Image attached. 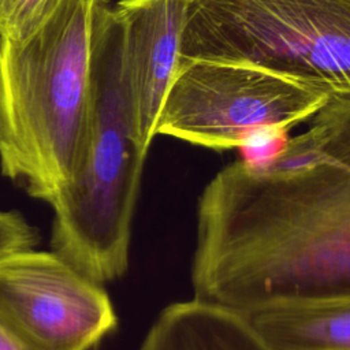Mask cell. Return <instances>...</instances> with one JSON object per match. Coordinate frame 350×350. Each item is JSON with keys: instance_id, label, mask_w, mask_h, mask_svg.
Masks as SVG:
<instances>
[{"instance_id": "cell-1", "label": "cell", "mask_w": 350, "mask_h": 350, "mask_svg": "<svg viewBox=\"0 0 350 350\" xmlns=\"http://www.w3.org/2000/svg\"><path fill=\"white\" fill-rule=\"evenodd\" d=\"M191 283L194 298L243 314L350 298V97H329L267 160L212 178L197 208Z\"/></svg>"}, {"instance_id": "cell-2", "label": "cell", "mask_w": 350, "mask_h": 350, "mask_svg": "<svg viewBox=\"0 0 350 350\" xmlns=\"http://www.w3.org/2000/svg\"><path fill=\"white\" fill-rule=\"evenodd\" d=\"M107 4L59 0L25 40L0 37L1 174L49 205L83 157L94 37Z\"/></svg>"}, {"instance_id": "cell-3", "label": "cell", "mask_w": 350, "mask_h": 350, "mask_svg": "<svg viewBox=\"0 0 350 350\" xmlns=\"http://www.w3.org/2000/svg\"><path fill=\"white\" fill-rule=\"evenodd\" d=\"M146 154L124 81L123 26L108 4L101 10L94 37L83 157L71 183L51 204L52 250L100 284L127 271Z\"/></svg>"}, {"instance_id": "cell-4", "label": "cell", "mask_w": 350, "mask_h": 350, "mask_svg": "<svg viewBox=\"0 0 350 350\" xmlns=\"http://www.w3.org/2000/svg\"><path fill=\"white\" fill-rule=\"evenodd\" d=\"M180 57L247 64L350 97V0H191Z\"/></svg>"}, {"instance_id": "cell-5", "label": "cell", "mask_w": 350, "mask_h": 350, "mask_svg": "<svg viewBox=\"0 0 350 350\" xmlns=\"http://www.w3.org/2000/svg\"><path fill=\"white\" fill-rule=\"evenodd\" d=\"M328 98L258 67L180 57L156 135L216 150L242 148L261 133L312 118Z\"/></svg>"}, {"instance_id": "cell-6", "label": "cell", "mask_w": 350, "mask_h": 350, "mask_svg": "<svg viewBox=\"0 0 350 350\" xmlns=\"http://www.w3.org/2000/svg\"><path fill=\"white\" fill-rule=\"evenodd\" d=\"M0 325L38 350H90L118 317L103 284L31 247L0 258Z\"/></svg>"}, {"instance_id": "cell-7", "label": "cell", "mask_w": 350, "mask_h": 350, "mask_svg": "<svg viewBox=\"0 0 350 350\" xmlns=\"http://www.w3.org/2000/svg\"><path fill=\"white\" fill-rule=\"evenodd\" d=\"M190 0H120L113 5L123 26V71L142 146L156 124L180 63Z\"/></svg>"}, {"instance_id": "cell-8", "label": "cell", "mask_w": 350, "mask_h": 350, "mask_svg": "<svg viewBox=\"0 0 350 350\" xmlns=\"http://www.w3.org/2000/svg\"><path fill=\"white\" fill-rule=\"evenodd\" d=\"M141 350H271L246 316L193 298L161 310Z\"/></svg>"}, {"instance_id": "cell-9", "label": "cell", "mask_w": 350, "mask_h": 350, "mask_svg": "<svg viewBox=\"0 0 350 350\" xmlns=\"http://www.w3.org/2000/svg\"><path fill=\"white\" fill-rule=\"evenodd\" d=\"M245 316L271 350H350V298L275 304Z\"/></svg>"}, {"instance_id": "cell-10", "label": "cell", "mask_w": 350, "mask_h": 350, "mask_svg": "<svg viewBox=\"0 0 350 350\" xmlns=\"http://www.w3.org/2000/svg\"><path fill=\"white\" fill-rule=\"evenodd\" d=\"M59 0H0V37L21 41L52 12Z\"/></svg>"}, {"instance_id": "cell-11", "label": "cell", "mask_w": 350, "mask_h": 350, "mask_svg": "<svg viewBox=\"0 0 350 350\" xmlns=\"http://www.w3.org/2000/svg\"><path fill=\"white\" fill-rule=\"evenodd\" d=\"M38 243L36 227L18 212L0 211V258L11 253L31 249Z\"/></svg>"}, {"instance_id": "cell-12", "label": "cell", "mask_w": 350, "mask_h": 350, "mask_svg": "<svg viewBox=\"0 0 350 350\" xmlns=\"http://www.w3.org/2000/svg\"><path fill=\"white\" fill-rule=\"evenodd\" d=\"M0 350H38L21 340L0 325Z\"/></svg>"}, {"instance_id": "cell-13", "label": "cell", "mask_w": 350, "mask_h": 350, "mask_svg": "<svg viewBox=\"0 0 350 350\" xmlns=\"http://www.w3.org/2000/svg\"><path fill=\"white\" fill-rule=\"evenodd\" d=\"M190 1H191V0H190Z\"/></svg>"}]
</instances>
